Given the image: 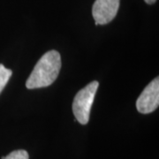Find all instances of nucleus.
<instances>
[{"label": "nucleus", "mask_w": 159, "mask_h": 159, "mask_svg": "<svg viewBox=\"0 0 159 159\" xmlns=\"http://www.w3.org/2000/svg\"><path fill=\"white\" fill-rule=\"evenodd\" d=\"M61 69V56L57 51H48L38 60L26 81L29 89H41L51 86Z\"/></svg>", "instance_id": "1"}, {"label": "nucleus", "mask_w": 159, "mask_h": 159, "mask_svg": "<svg viewBox=\"0 0 159 159\" xmlns=\"http://www.w3.org/2000/svg\"><path fill=\"white\" fill-rule=\"evenodd\" d=\"M99 83L94 80L81 89L76 94L73 102V112L76 120L81 125L88 124L92 104L96 96Z\"/></svg>", "instance_id": "2"}, {"label": "nucleus", "mask_w": 159, "mask_h": 159, "mask_svg": "<svg viewBox=\"0 0 159 159\" xmlns=\"http://www.w3.org/2000/svg\"><path fill=\"white\" fill-rule=\"evenodd\" d=\"M159 105V78L157 77L142 92L136 101L137 111L142 114L153 112Z\"/></svg>", "instance_id": "3"}, {"label": "nucleus", "mask_w": 159, "mask_h": 159, "mask_svg": "<svg viewBox=\"0 0 159 159\" xmlns=\"http://www.w3.org/2000/svg\"><path fill=\"white\" fill-rule=\"evenodd\" d=\"M120 0H96L92 7V15L96 25H105L116 17Z\"/></svg>", "instance_id": "4"}, {"label": "nucleus", "mask_w": 159, "mask_h": 159, "mask_svg": "<svg viewBox=\"0 0 159 159\" xmlns=\"http://www.w3.org/2000/svg\"><path fill=\"white\" fill-rule=\"evenodd\" d=\"M12 71L10 69L5 67L4 65L0 64V94L5 89L6 84L8 83V80L11 78Z\"/></svg>", "instance_id": "5"}, {"label": "nucleus", "mask_w": 159, "mask_h": 159, "mask_svg": "<svg viewBox=\"0 0 159 159\" xmlns=\"http://www.w3.org/2000/svg\"><path fill=\"white\" fill-rule=\"evenodd\" d=\"M2 159H29V156L26 150L18 149L11 152L6 157H3Z\"/></svg>", "instance_id": "6"}, {"label": "nucleus", "mask_w": 159, "mask_h": 159, "mask_svg": "<svg viewBox=\"0 0 159 159\" xmlns=\"http://www.w3.org/2000/svg\"><path fill=\"white\" fill-rule=\"evenodd\" d=\"M147 4H148V5H152V4H154L157 0H144Z\"/></svg>", "instance_id": "7"}]
</instances>
